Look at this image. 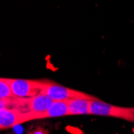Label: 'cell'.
<instances>
[{"mask_svg": "<svg viewBox=\"0 0 134 134\" xmlns=\"http://www.w3.org/2000/svg\"><path fill=\"white\" fill-rule=\"evenodd\" d=\"M40 92L47 94L55 101L69 100L75 98H84L91 100L97 99L96 97L85 92L64 87L49 80H42Z\"/></svg>", "mask_w": 134, "mask_h": 134, "instance_id": "6da1fadb", "label": "cell"}, {"mask_svg": "<svg viewBox=\"0 0 134 134\" xmlns=\"http://www.w3.org/2000/svg\"><path fill=\"white\" fill-rule=\"evenodd\" d=\"M90 114L112 116L134 122V108L116 106L99 99L91 100Z\"/></svg>", "mask_w": 134, "mask_h": 134, "instance_id": "7a4b0ae2", "label": "cell"}, {"mask_svg": "<svg viewBox=\"0 0 134 134\" xmlns=\"http://www.w3.org/2000/svg\"><path fill=\"white\" fill-rule=\"evenodd\" d=\"M37 120L36 113L23 112L17 108L0 109V129L1 130L13 128L29 120Z\"/></svg>", "mask_w": 134, "mask_h": 134, "instance_id": "3957f363", "label": "cell"}, {"mask_svg": "<svg viewBox=\"0 0 134 134\" xmlns=\"http://www.w3.org/2000/svg\"><path fill=\"white\" fill-rule=\"evenodd\" d=\"M15 96L23 98H27L38 95L41 92L42 80L7 79Z\"/></svg>", "mask_w": 134, "mask_h": 134, "instance_id": "277c9868", "label": "cell"}, {"mask_svg": "<svg viewBox=\"0 0 134 134\" xmlns=\"http://www.w3.org/2000/svg\"><path fill=\"white\" fill-rule=\"evenodd\" d=\"M55 101L49 96L40 92L36 96L26 98L27 109L34 113H42L49 108Z\"/></svg>", "mask_w": 134, "mask_h": 134, "instance_id": "5b68a950", "label": "cell"}, {"mask_svg": "<svg viewBox=\"0 0 134 134\" xmlns=\"http://www.w3.org/2000/svg\"><path fill=\"white\" fill-rule=\"evenodd\" d=\"M36 114H37V120L68 116L69 115L68 100L55 101L47 110L42 113H36Z\"/></svg>", "mask_w": 134, "mask_h": 134, "instance_id": "8992f818", "label": "cell"}, {"mask_svg": "<svg viewBox=\"0 0 134 134\" xmlns=\"http://www.w3.org/2000/svg\"><path fill=\"white\" fill-rule=\"evenodd\" d=\"M91 100L84 98H75L68 100L69 115L90 114Z\"/></svg>", "mask_w": 134, "mask_h": 134, "instance_id": "52a82bcc", "label": "cell"}, {"mask_svg": "<svg viewBox=\"0 0 134 134\" xmlns=\"http://www.w3.org/2000/svg\"><path fill=\"white\" fill-rule=\"evenodd\" d=\"M13 91L7 78L0 79V99H11L15 97Z\"/></svg>", "mask_w": 134, "mask_h": 134, "instance_id": "ba28073f", "label": "cell"}]
</instances>
